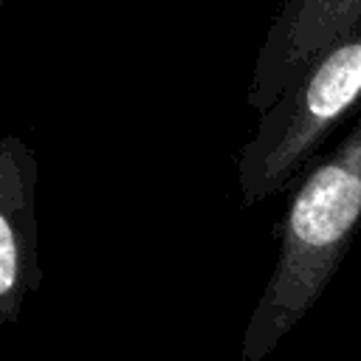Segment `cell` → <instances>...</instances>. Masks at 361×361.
I'll list each match as a JSON object with an SVG mask.
<instances>
[{
    "instance_id": "1",
    "label": "cell",
    "mask_w": 361,
    "mask_h": 361,
    "mask_svg": "<svg viewBox=\"0 0 361 361\" xmlns=\"http://www.w3.org/2000/svg\"><path fill=\"white\" fill-rule=\"evenodd\" d=\"M361 223V116L350 135L296 189L276 268L245 330L243 358H265L316 305Z\"/></svg>"
},
{
    "instance_id": "4",
    "label": "cell",
    "mask_w": 361,
    "mask_h": 361,
    "mask_svg": "<svg viewBox=\"0 0 361 361\" xmlns=\"http://www.w3.org/2000/svg\"><path fill=\"white\" fill-rule=\"evenodd\" d=\"M17 262H20L17 237L6 212L0 209V299H6L17 288Z\"/></svg>"
},
{
    "instance_id": "2",
    "label": "cell",
    "mask_w": 361,
    "mask_h": 361,
    "mask_svg": "<svg viewBox=\"0 0 361 361\" xmlns=\"http://www.w3.org/2000/svg\"><path fill=\"white\" fill-rule=\"evenodd\" d=\"M361 102V23L322 51L265 110L240 158V189L257 203L285 189L336 124Z\"/></svg>"
},
{
    "instance_id": "3",
    "label": "cell",
    "mask_w": 361,
    "mask_h": 361,
    "mask_svg": "<svg viewBox=\"0 0 361 361\" xmlns=\"http://www.w3.org/2000/svg\"><path fill=\"white\" fill-rule=\"evenodd\" d=\"M361 23V0H282L259 48L251 104L268 110L305 68Z\"/></svg>"
}]
</instances>
